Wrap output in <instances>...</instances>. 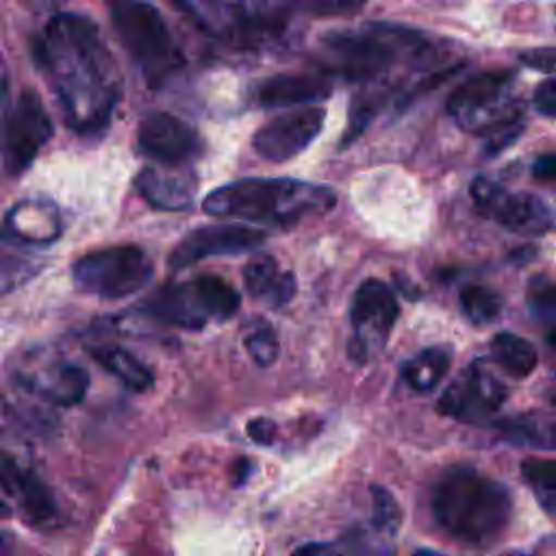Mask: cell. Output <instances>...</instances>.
<instances>
[{"label":"cell","mask_w":556,"mask_h":556,"mask_svg":"<svg viewBox=\"0 0 556 556\" xmlns=\"http://www.w3.org/2000/svg\"><path fill=\"white\" fill-rule=\"evenodd\" d=\"M39 67L50 80L67 126L98 135L119 104L122 80L98 26L76 13H56L35 43Z\"/></svg>","instance_id":"1"},{"label":"cell","mask_w":556,"mask_h":556,"mask_svg":"<svg viewBox=\"0 0 556 556\" xmlns=\"http://www.w3.org/2000/svg\"><path fill=\"white\" fill-rule=\"evenodd\" d=\"M321 74L352 83H382L391 72L410 67L417 74L450 76L460 63L443 54L424 33L408 26L369 22L319 39Z\"/></svg>","instance_id":"2"},{"label":"cell","mask_w":556,"mask_h":556,"mask_svg":"<svg viewBox=\"0 0 556 556\" xmlns=\"http://www.w3.org/2000/svg\"><path fill=\"white\" fill-rule=\"evenodd\" d=\"M432 513L437 523L458 541L489 545L506 530L513 497L502 482L460 465L437 480Z\"/></svg>","instance_id":"3"},{"label":"cell","mask_w":556,"mask_h":556,"mask_svg":"<svg viewBox=\"0 0 556 556\" xmlns=\"http://www.w3.org/2000/svg\"><path fill=\"white\" fill-rule=\"evenodd\" d=\"M337 204L330 187L293 178H243L211 191L202 208L217 217L291 226L308 215H324Z\"/></svg>","instance_id":"4"},{"label":"cell","mask_w":556,"mask_h":556,"mask_svg":"<svg viewBox=\"0 0 556 556\" xmlns=\"http://www.w3.org/2000/svg\"><path fill=\"white\" fill-rule=\"evenodd\" d=\"M208 39L239 52L278 46L291 24L287 0H169Z\"/></svg>","instance_id":"5"},{"label":"cell","mask_w":556,"mask_h":556,"mask_svg":"<svg viewBox=\"0 0 556 556\" xmlns=\"http://www.w3.org/2000/svg\"><path fill=\"white\" fill-rule=\"evenodd\" d=\"M447 113L467 132L482 135L489 154L504 150L523 130V104L515 98V72H482L460 83Z\"/></svg>","instance_id":"6"},{"label":"cell","mask_w":556,"mask_h":556,"mask_svg":"<svg viewBox=\"0 0 556 556\" xmlns=\"http://www.w3.org/2000/svg\"><path fill=\"white\" fill-rule=\"evenodd\" d=\"M117 37L148 87L159 89L185 65L163 15L148 0H109Z\"/></svg>","instance_id":"7"},{"label":"cell","mask_w":556,"mask_h":556,"mask_svg":"<svg viewBox=\"0 0 556 556\" xmlns=\"http://www.w3.org/2000/svg\"><path fill=\"white\" fill-rule=\"evenodd\" d=\"M241 304L239 291L217 278V276H198L187 282L165 285L150 295L146 311L167 324L198 330L208 321L230 319Z\"/></svg>","instance_id":"8"},{"label":"cell","mask_w":556,"mask_h":556,"mask_svg":"<svg viewBox=\"0 0 556 556\" xmlns=\"http://www.w3.org/2000/svg\"><path fill=\"white\" fill-rule=\"evenodd\" d=\"M152 261L137 245H113L80 256L72 276L74 282L98 298L119 300L137 293L152 280Z\"/></svg>","instance_id":"9"},{"label":"cell","mask_w":556,"mask_h":556,"mask_svg":"<svg viewBox=\"0 0 556 556\" xmlns=\"http://www.w3.org/2000/svg\"><path fill=\"white\" fill-rule=\"evenodd\" d=\"M469 191L476 208L510 232L545 235L554 226L552 206L541 195L528 191H508L486 176L473 178Z\"/></svg>","instance_id":"10"},{"label":"cell","mask_w":556,"mask_h":556,"mask_svg":"<svg viewBox=\"0 0 556 556\" xmlns=\"http://www.w3.org/2000/svg\"><path fill=\"white\" fill-rule=\"evenodd\" d=\"M52 137V122L35 89H24L7 113L2 128L4 167L11 176L22 174Z\"/></svg>","instance_id":"11"},{"label":"cell","mask_w":556,"mask_h":556,"mask_svg":"<svg viewBox=\"0 0 556 556\" xmlns=\"http://www.w3.org/2000/svg\"><path fill=\"white\" fill-rule=\"evenodd\" d=\"M508 397L506 384L480 361L463 369L439 397V413L465 424H484Z\"/></svg>","instance_id":"12"},{"label":"cell","mask_w":556,"mask_h":556,"mask_svg":"<svg viewBox=\"0 0 556 556\" xmlns=\"http://www.w3.org/2000/svg\"><path fill=\"white\" fill-rule=\"evenodd\" d=\"M397 313H400V306L391 287L376 278L365 280L356 289L352 300L350 319H352L354 337L350 341V356L363 363L369 358L374 350L384 345L397 319Z\"/></svg>","instance_id":"13"},{"label":"cell","mask_w":556,"mask_h":556,"mask_svg":"<svg viewBox=\"0 0 556 556\" xmlns=\"http://www.w3.org/2000/svg\"><path fill=\"white\" fill-rule=\"evenodd\" d=\"M137 146L143 156L163 167L187 165L202 152L195 128L169 113H148L137 126Z\"/></svg>","instance_id":"14"},{"label":"cell","mask_w":556,"mask_h":556,"mask_svg":"<svg viewBox=\"0 0 556 556\" xmlns=\"http://www.w3.org/2000/svg\"><path fill=\"white\" fill-rule=\"evenodd\" d=\"M265 241V232L243 224H213L187 232L169 252L167 265L176 271L200 263L211 256L239 254L258 248Z\"/></svg>","instance_id":"15"},{"label":"cell","mask_w":556,"mask_h":556,"mask_svg":"<svg viewBox=\"0 0 556 556\" xmlns=\"http://www.w3.org/2000/svg\"><path fill=\"white\" fill-rule=\"evenodd\" d=\"M324 119L326 111L321 106H306L293 113L278 115L254 132L252 146L256 154L267 161H289L313 143V139L324 128Z\"/></svg>","instance_id":"16"},{"label":"cell","mask_w":556,"mask_h":556,"mask_svg":"<svg viewBox=\"0 0 556 556\" xmlns=\"http://www.w3.org/2000/svg\"><path fill=\"white\" fill-rule=\"evenodd\" d=\"M0 489L13 500L30 523H48L56 517V504L46 482L15 456L0 450Z\"/></svg>","instance_id":"17"},{"label":"cell","mask_w":556,"mask_h":556,"mask_svg":"<svg viewBox=\"0 0 556 556\" xmlns=\"http://www.w3.org/2000/svg\"><path fill=\"white\" fill-rule=\"evenodd\" d=\"M20 387L43 402L72 406L78 404L89 387V376L83 367L74 363H52L41 369L22 371L17 376Z\"/></svg>","instance_id":"18"},{"label":"cell","mask_w":556,"mask_h":556,"mask_svg":"<svg viewBox=\"0 0 556 556\" xmlns=\"http://www.w3.org/2000/svg\"><path fill=\"white\" fill-rule=\"evenodd\" d=\"M61 235V217L54 204L24 200L11 208L4 222V237L20 245H48Z\"/></svg>","instance_id":"19"},{"label":"cell","mask_w":556,"mask_h":556,"mask_svg":"<svg viewBox=\"0 0 556 556\" xmlns=\"http://www.w3.org/2000/svg\"><path fill=\"white\" fill-rule=\"evenodd\" d=\"M332 83L324 74H280L261 83L254 100L265 109L298 106L328 98Z\"/></svg>","instance_id":"20"},{"label":"cell","mask_w":556,"mask_h":556,"mask_svg":"<svg viewBox=\"0 0 556 556\" xmlns=\"http://www.w3.org/2000/svg\"><path fill=\"white\" fill-rule=\"evenodd\" d=\"M169 169H141L137 176V191L150 206L159 211H182L193 202L195 182L189 174Z\"/></svg>","instance_id":"21"},{"label":"cell","mask_w":556,"mask_h":556,"mask_svg":"<svg viewBox=\"0 0 556 556\" xmlns=\"http://www.w3.org/2000/svg\"><path fill=\"white\" fill-rule=\"evenodd\" d=\"M243 282L254 300L274 308L285 306L295 295L293 274L280 269L269 254H256L245 263Z\"/></svg>","instance_id":"22"},{"label":"cell","mask_w":556,"mask_h":556,"mask_svg":"<svg viewBox=\"0 0 556 556\" xmlns=\"http://www.w3.org/2000/svg\"><path fill=\"white\" fill-rule=\"evenodd\" d=\"M452 365V352L443 345H432L408 358L402 367L404 382L419 393L432 391Z\"/></svg>","instance_id":"23"},{"label":"cell","mask_w":556,"mask_h":556,"mask_svg":"<svg viewBox=\"0 0 556 556\" xmlns=\"http://www.w3.org/2000/svg\"><path fill=\"white\" fill-rule=\"evenodd\" d=\"M91 356L130 391H146L154 382L152 371L139 358H135L130 352L122 348H93Z\"/></svg>","instance_id":"24"},{"label":"cell","mask_w":556,"mask_h":556,"mask_svg":"<svg viewBox=\"0 0 556 556\" xmlns=\"http://www.w3.org/2000/svg\"><path fill=\"white\" fill-rule=\"evenodd\" d=\"M491 354L497 365L515 378H526L536 367V350L530 341L513 332H500L491 341Z\"/></svg>","instance_id":"25"},{"label":"cell","mask_w":556,"mask_h":556,"mask_svg":"<svg viewBox=\"0 0 556 556\" xmlns=\"http://www.w3.org/2000/svg\"><path fill=\"white\" fill-rule=\"evenodd\" d=\"M502 437L515 445H532V447H554V430L549 421L536 417H510L497 424Z\"/></svg>","instance_id":"26"},{"label":"cell","mask_w":556,"mask_h":556,"mask_svg":"<svg viewBox=\"0 0 556 556\" xmlns=\"http://www.w3.org/2000/svg\"><path fill=\"white\" fill-rule=\"evenodd\" d=\"M521 473L532 486L539 504L552 515L556 504V465L547 458H528L521 463Z\"/></svg>","instance_id":"27"},{"label":"cell","mask_w":556,"mask_h":556,"mask_svg":"<svg viewBox=\"0 0 556 556\" xmlns=\"http://www.w3.org/2000/svg\"><path fill=\"white\" fill-rule=\"evenodd\" d=\"M460 306L469 321L473 324H491L502 313V298L486 287L467 285L460 291Z\"/></svg>","instance_id":"28"},{"label":"cell","mask_w":556,"mask_h":556,"mask_svg":"<svg viewBox=\"0 0 556 556\" xmlns=\"http://www.w3.org/2000/svg\"><path fill=\"white\" fill-rule=\"evenodd\" d=\"M243 343H245V350L252 356V361L261 367H269L278 356V337H276L274 328L263 319H258L245 332Z\"/></svg>","instance_id":"29"},{"label":"cell","mask_w":556,"mask_h":556,"mask_svg":"<svg viewBox=\"0 0 556 556\" xmlns=\"http://www.w3.org/2000/svg\"><path fill=\"white\" fill-rule=\"evenodd\" d=\"M530 308L534 313V317L552 321L556 315V293H554V285L545 278V276H536L530 282Z\"/></svg>","instance_id":"30"},{"label":"cell","mask_w":556,"mask_h":556,"mask_svg":"<svg viewBox=\"0 0 556 556\" xmlns=\"http://www.w3.org/2000/svg\"><path fill=\"white\" fill-rule=\"evenodd\" d=\"M371 495H374V526L378 530L393 532L400 523V508H397L393 495L384 486H378V484L371 489Z\"/></svg>","instance_id":"31"},{"label":"cell","mask_w":556,"mask_h":556,"mask_svg":"<svg viewBox=\"0 0 556 556\" xmlns=\"http://www.w3.org/2000/svg\"><path fill=\"white\" fill-rule=\"evenodd\" d=\"M37 274V265L17 256H0V293L15 289Z\"/></svg>","instance_id":"32"},{"label":"cell","mask_w":556,"mask_h":556,"mask_svg":"<svg viewBox=\"0 0 556 556\" xmlns=\"http://www.w3.org/2000/svg\"><path fill=\"white\" fill-rule=\"evenodd\" d=\"M367 0H291L300 11L313 15H345L358 11Z\"/></svg>","instance_id":"33"},{"label":"cell","mask_w":556,"mask_h":556,"mask_svg":"<svg viewBox=\"0 0 556 556\" xmlns=\"http://www.w3.org/2000/svg\"><path fill=\"white\" fill-rule=\"evenodd\" d=\"M291 556H358V549L352 539H341L334 543H306Z\"/></svg>","instance_id":"34"},{"label":"cell","mask_w":556,"mask_h":556,"mask_svg":"<svg viewBox=\"0 0 556 556\" xmlns=\"http://www.w3.org/2000/svg\"><path fill=\"white\" fill-rule=\"evenodd\" d=\"M521 63L532 67V70H539V72H545L552 76L554 72V61H556V54H554V48L547 46V48H534V50H526L519 54Z\"/></svg>","instance_id":"35"},{"label":"cell","mask_w":556,"mask_h":556,"mask_svg":"<svg viewBox=\"0 0 556 556\" xmlns=\"http://www.w3.org/2000/svg\"><path fill=\"white\" fill-rule=\"evenodd\" d=\"M534 106L541 115L554 117V113H556V80L554 78H545L539 85V89L534 91Z\"/></svg>","instance_id":"36"},{"label":"cell","mask_w":556,"mask_h":556,"mask_svg":"<svg viewBox=\"0 0 556 556\" xmlns=\"http://www.w3.org/2000/svg\"><path fill=\"white\" fill-rule=\"evenodd\" d=\"M248 434H250L256 443L267 445V443H271V439H274V434H276V424H274L271 419H267V417H256V419H252V421L248 424Z\"/></svg>","instance_id":"37"},{"label":"cell","mask_w":556,"mask_h":556,"mask_svg":"<svg viewBox=\"0 0 556 556\" xmlns=\"http://www.w3.org/2000/svg\"><path fill=\"white\" fill-rule=\"evenodd\" d=\"M7 113H9V74L0 52V146H2V128H4Z\"/></svg>","instance_id":"38"},{"label":"cell","mask_w":556,"mask_h":556,"mask_svg":"<svg viewBox=\"0 0 556 556\" xmlns=\"http://www.w3.org/2000/svg\"><path fill=\"white\" fill-rule=\"evenodd\" d=\"M532 174H534L539 180H545V182L554 180V176H556V159H554V154H543V156H539V159L534 161V165H532Z\"/></svg>","instance_id":"39"},{"label":"cell","mask_w":556,"mask_h":556,"mask_svg":"<svg viewBox=\"0 0 556 556\" xmlns=\"http://www.w3.org/2000/svg\"><path fill=\"white\" fill-rule=\"evenodd\" d=\"M33 11H59L67 0H24Z\"/></svg>","instance_id":"40"},{"label":"cell","mask_w":556,"mask_h":556,"mask_svg":"<svg viewBox=\"0 0 556 556\" xmlns=\"http://www.w3.org/2000/svg\"><path fill=\"white\" fill-rule=\"evenodd\" d=\"M11 515V506L4 502V497L0 495V517H9Z\"/></svg>","instance_id":"41"},{"label":"cell","mask_w":556,"mask_h":556,"mask_svg":"<svg viewBox=\"0 0 556 556\" xmlns=\"http://www.w3.org/2000/svg\"><path fill=\"white\" fill-rule=\"evenodd\" d=\"M413 556H445V554L434 552V549H417Z\"/></svg>","instance_id":"42"},{"label":"cell","mask_w":556,"mask_h":556,"mask_svg":"<svg viewBox=\"0 0 556 556\" xmlns=\"http://www.w3.org/2000/svg\"><path fill=\"white\" fill-rule=\"evenodd\" d=\"M0 556H7V541L2 534H0Z\"/></svg>","instance_id":"43"},{"label":"cell","mask_w":556,"mask_h":556,"mask_svg":"<svg viewBox=\"0 0 556 556\" xmlns=\"http://www.w3.org/2000/svg\"><path fill=\"white\" fill-rule=\"evenodd\" d=\"M510 556H519V554H510Z\"/></svg>","instance_id":"44"}]
</instances>
